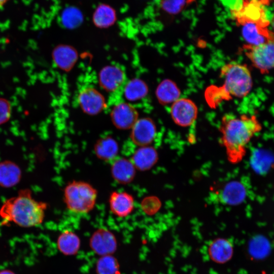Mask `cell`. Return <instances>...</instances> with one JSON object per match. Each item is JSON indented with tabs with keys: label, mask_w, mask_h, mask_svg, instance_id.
I'll return each mask as SVG.
<instances>
[{
	"label": "cell",
	"mask_w": 274,
	"mask_h": 274,
	"mask_svg": "<svg viewBox=\"0 0 274 274\" xmlns=\"http://www.w3.org/2000/svg\"><path fill=\"white\" fill-rule=\"evenodd\" d=\"M109 207L115 216L123 218L128 216L134 208L133 196L125 191H114L109 198Z\"/></svg>",
	"instance_id": "14"
},
{
	"label": "cell",
	"mask_w": 274,
	"mask_h": 274,
	"mask_svg": "<svg viewBox=\"0 0 274 274\" xmlns=\"http://www.w3.org/2000/svg\"><path fill=\"white\" fill-rule=\"evenodd\" d=\"M117 270V262L111 256L104 255L98 261L97 270L98 274H115Z\"/></svg>",
	"instance_id": "26"
},
{
	"label": "cell",
	"mask_w": 274,
	"mask_h": 274,
	"mask_svg": "<svg viewBox=\"0 0 274 274\" xmlns=\"http://www.w3.org/2000/svg\"><path fill=\"white\" fill-rule=\"evenodd\" d=\"M242 26V35L248 44L257 46L274 40V32L267 27L254 22H248Z\"/></svg>",
	"instance_id": "12"
},
{
	"label": "cell",
	"mask_w": 274,
	"mask_h": 274,
	"mask_svg": "<svg viewBox=\"0 0 274 274\" xmlns=\"http://www.w3.org/2000/svg\"><path fill=\"white\" fill-rule=\"evenodd\" d=\"M187 0H161L160 7L163 11L168 14L179 13L184 8Z\"/></svg>",
	"instance_id": "27"
},
{
	"label": "cell",
	"mask_w": 274,
	"mask_h": 274,
	"mask_svg": "<svg viewBox=\"0 0 274 274\" xmlns=\"http://www.w3.org/2000/svg\"><path fill=\"white\" fill-rule=\"evenodd\" d=\"M11 115V106L6 99L0 97V125L6 123Z\"/></svg>",
	"instance_id": "28"
},
{
	"label": "cell",
	"mask_w": 274,
	"mask_h": 274,
	"mask_svg": "<svg viewBox=\"0 0 274 274\" xmlns=\"http://www.w3.org/2000/svg\"><path fill=\"white\" fill-rule=\"evenodd\" d=\"M271 25L272 26V28H273V29L274 30V15H273V16L272 17V19H271Z\"/></svg>",
	"instance_id": "32"
},
{
	"label": "cell",
	"mask_w": 274,
	"mask_h": 274,
	"mask_svg": "<svg viewBox=\"0 0 274 274\" xmlns=\"http://www.w3.org/2000/svg\"><path fill=\"white\" fill-rule=\"evenodd\" d=\"M170 113L174 122L182 127L191 125L196 120L198 110L195 103L187 98H179L171 106Z\"/></svg>",
	"instance_id": "8"
},
{
	"label": "cell",
	"mask_w": 274,
	"mask_h": 274,
	"mask_svg": "<svg viewBox=\"0 0 274 274\" xmlns=\"http://www.w3.org/2000/svg\"><path fill=\"white\" fill-rule=\"evenodd\" d=\"M262 129L255 115L238 116L228 113L223 116L219 125L220 141L225 148L227 159L232 164L241 162L247 153V146Z\"/></svg>",
	"instance_id": "1"
},
{
	"label": "cell",
	"mask_w": 274,
	"mask_h": 274,
	"mask_svg": "<svg viewBox=\"0 0 274 274\" xmlns=\"http://www.w3.org/2000/svg\"><path fill=\"white\" fill-rule=\"evenodd\" d=\"M245 55L261 73H267L274 68V40L254 46H244Z\"/></svg>",
	"instance_id": "5"
},
{
	"label": "cell",
	"mask_w": 274,
	"mask_h": 274,
	"mask_svg": "<svg viewBox=\"0 0 274 274\" xmlns=\"http://www.w3.org/2000/svg\"><path fill=\"white\" fill-rule=\"evenodd\" d=\"M46 207L45 203L34 199L28 189H24L4 202L0 209V216L5 222L32 227L43 222Z\"/></svg>",
	"instance_id": "2"
},
{
	"label": "cell",
	"mask_w": 274,
	"mask_h": 274,
	"mask_svg": "<svg viewBox=\"0 0 274 274\" xmlns=\"http://www.w3.org/2000/svg\"><path fill=\"white\" fill-rule=\"evenodd\" d=\"M21 177L20 167L14 162L6 160L0 162V186L10 188L17 184Z\"/></svg>",
	"instance_id": "19"
},
{
	"label": "cell",
	"mask_w": 274,
	"mask_h": 274,
	"mask_svg": "<svg viewBox=\"0 0 274 274\" xmlns=\"http://www.w3.org/2000/svg\"><path fill=\"white\" fill-rule=\"evenodd\" d=\"M52 60L56 66L64 72L71 71L78 59L76 49L68 45L60 44L52 51Z\"/></svg>",
	"instance_id": "13"
},
{
	"label": "cell",
	"mask_w": 274,
	"mask_h": 274,
	"mask_svg": "<svg viewBox=\"0 0 274 274\" xmlns=\"http://www.w3.org/2000/svg\"><path fill=\"white\" fill-rule=\"evenodd\" d=\"M233 246L228 240L218 238L213 241L209 247L211 259L217 263H223L230 259L233 254Z\"/></svg>",
	"instance_id": "16"
},
{
	"label": "cell",
	"mask_w": 274,
	"mask_h": 274,
	"mask_svg": "<svg viewBox=\"0 0 274 274\" xmlns=\"http://www.w3.org/2000/svg\"><path fill=\"white\" fill-rule=\"evenodd\" d=\"M222 4L229 8L231 13L238 11L242 7L243 0H219Z\"/></svg>",
	"instance_id": "29"
},
{
	"label": "cell",
	"mask_w": 274,
	"mask_h": 274,
	"mask_svg": "<svg viewBox=\"0 0 274 274\" xmlns=\"http://www.w3.org/2000/svg\"><path fill=\"white\" fill-rule=\"evenodd\" d=\"M246 190L244 186L237 181H232L222 188L220 199L223 203L235 205L241 203L245 198Z\"/></svg>",
	"instance_id": "20"
},
{
	"label": "cell",
	"mask_w": 274,
	"mask_h": 274,
	"mask_svg": "<svg viewBox=\"0 0 274 274\" xmlns=\"http://www.w3.org/2000/svg\"><path fill=\"white\" fill-rule=\"evenodd\" d=\"M158 159V154L153 147H140L133 154L131 162L135 168L145 170L151 168Z\"/></svg>",
	"instance_id": "18"
},
{
	"label": "cell",
	"mask_w": 274,
	"mask_h": 274,
	"mask_svg": "<svg viewBox=\"0 0 274 274\" xmlns=\"http://www.w3.org/2000/svg\"><path fill=\"white\" fill-rule=\"evenodd\" d=\"M98 80L104 90L114 92L125 83V74L121 67L113 64L107 65L99 71Z\"/></svg>",
	"instance_id": "11"
},
{
	"label": "cell",
	"mask_w": 274,
	"mask_h": 274,
	"mask_svg": "<svg viewBox=\"0 0 274 274\" xmlns=\"http://www.w3.org/2000/svg\"><path fill=\"white\" fill-rule=\"evenodd\" d=\"M130 129L131 141L140 147L148 146L152 142L156 133L154 121L146 117L139 118Z\"/></svg>",
	"instance_id": "10"
},
{
	"label": "cell",
	"mask_w": 274,
	"mask_h": 274,
	"mask_svg": "<svg viewBox=\"0 0 274 274\" xmlns=\"http://www.w3.org/2000/svg\"><path fill=\"white\" fill-rule=\"evenodd\" d=\"M148 87L142 79L133 78L126 82L123 87V95L128 102L144 98L148 94Z\"/></svg>",
	"instance_id": "22"
},
{
	"label": "cell",
	"mask_w": 274,
	"mask_h": 274,
	"mask_svg": "<svg viewBox=\"0 0 274 274\" xmlns=\"http://www.w3.org/2000/svg\"><path fill=\"white\" fill-rule=\"evenodd\" d=\"M118 145L111 136H105L98 140L94 146L97 157L105 161H113L118 153Z\"/></svg>",
	"instance_id": "21"
},
{
	"label": "cell",
	"mask_w": 274,
	"mask_h": 274,
	"mask_svg": "<svg viewBox=\"0 0 274 274\" xmlns=\"http://www.w3.org/2000/svg\"><path fill=\"white\" fill-rule=\"evenodd\" d=\"M91 244L93 250L104 255L113 252L116 247L114 235L106 229H100L93 235Z\"/></svg>",
	"instance_id": "17"
},
{
	"label": "cell",
	"mask_w": 274,
	"mask_h": 274,
	"mask_svg": "<svg viewBox=\"0 0 274 274\" xmlns=\"http://www.w3.org/2000/svg\"><path fill=\"white\" fill-rule=\"evenodd\" d=\"M57 245L61 252L71 255L76 253L78 251L80 246V241L75 233L70 231H66L59 236Z\"/></svg>",
	"instance_id": "25"
},
{
	"label": "cell",
	"mask_w": 274,
	"mask_h": 274,
	"mask_svg": "<svg viewBox=\"0 0 274 274\" xmlns=\"http://www.w3.org/2000/svg\"><path fill=\"white\" fill-rule=\"evenodd\" d=\"M156 96L158 101L163 105L173 104L180 98V91L172 80L165 79L158 86Z\"/></svg>",
	"instance_id": "23"
},
{
	"label": "cell",
	"mask_w": 274,
	"mask_h": 274,
	"mask_svg": "<svg viewBox=\"0 0 274 274\" xmlns=\"http://www.w3.org/2000/svg\"><path fill=\"white\" fill-rule=\"evenodd\" d=\"M78 104L85 114L93 116L102 112L106 107V100L97 89L86 87L82 88L77 97Z\"/></svg>",
	"instance_id": "7"
},
{
	"label": "cell",
	"mask_w": 274,
	"mask_h": 274,
	"mask_svg": "<svg viewBox=\"0 0 274 274\" xmlns=\"http://www.w3.org/2000/svg\"><path fill=\"white\" fill-rule=\"evenodd\" d=\"M8 0H0V9L2 8Z\"/></svg>",
	"instance_id": "31"
},
{
	"label": "cell",
	"mask_w": 274,
	"mask_h": 274,
	"mask_svg": "<svg viewBox=\"0 0 274 274\" xmlns=\"http://www.w3.org/2000/svg\"><path fill=\"white\" fill-rule=\"evenodd\" d=\"M116 19V13L114 9L106 4L99 5L93 15L94 25L102 28L113 25Z\"/></svg>",
	"instance_id": "24"
},
{
	"label": "cell",
	"mask_w": 274,
	"mask_h": 274,
	"mask_svg": "<svg viewBox=\"0 0 274 274\" xmlns=\"http://www.w3.org/2000/svg\"><path fill=\"white\" fill-rule=\"evenodd\" d=\"M0 274H15L9 270H4L0 271Z\"/></svg>",
	"instance_id": "30"
},
{
	"label": "cell",
	"mask_w": 274,
	"mask_h": 274,
	"mask_svg": "<svg viewBox=\"0 0 274 274\" xmlns=\"http://www.w3.org/2000/svg\"><path fill=\"white\" fill-rule=\"evenodd\" d=\"M220 75L223 80L222 88L227 96L244 97L252 89L251 74L245 64L235 62L226 63L222 67Z\"/></svg>",
	"instance_id": "3"
},
{
	"label": "cell",
	"mask_w": 274,
	"mask_h": 274,
	"mask_svg": "<svg viewBox=\"0 0 274 274\" xmlns=\"http://www.w3.org/2000/svg\"><path fill=\"white\" fill-rule=\"evenodd\" d=\"M260 0H243L241 8L232 12V15L236 23L241 26L248 22H254L267 27L269 21Z\"/></svg>",
	"instance_id": "6"
},
{
	"label": "cell",
	"mask_w": 274,
	"mask_h": 274,
	"mask_svg": "<svg viewBox=\"0 0 274 274\" xmlns=\"http://www.w3.org/2000/svg\"><path fill=\"white\" fill-rule=\"evenodd\" d=\"M96 189L89 183L74 181L64 190L63 198L67 210L75 214L83 215L93 209L97 199Z\"/></svg>",
	"instance_id": "4"
},
{
	"label": "cell",
	"mask_w": 274,
	"mask_h": 274,
	"mask_svg": "<svg viewBox=\"0 0 274 274\" xmlns=\"http://www.w3.org/2000/svg\"><path fill=\"white\" fill-rule=\"evenodd\" d=\"M110 117L114 125L118 129H129L139 119L136 109L127 101H121L112 108Z\"/></svg>",
	"instance_id": "9"
},
{
	"label": "cell",
	"mask_w": 274,
	"mask_h": 274,
	"mask_svg": "<svg viewBox=\"0 0 274 274\" xmlns=\"http://www.w3.org/2000/svg\"><path fill=\"white\" fill-rule=\"evenodd\" d=\"M135 169L131 161L127 159L116 158L112 161L111 173L114 179L119 183L125 184L132 181Z\"/></svg>",
	"instance_id": "15"
}]
</instances>
